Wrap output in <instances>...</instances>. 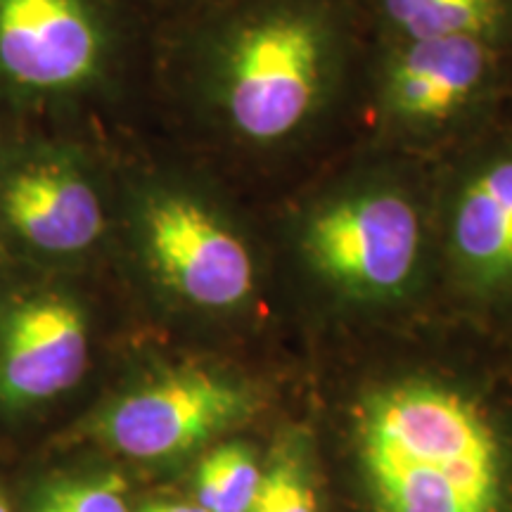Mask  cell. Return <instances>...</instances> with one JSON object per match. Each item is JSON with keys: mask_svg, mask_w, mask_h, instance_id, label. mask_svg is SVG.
<instances>
[{"mask_svg": "<svg viewBox=\"0 0 512 512\" xmlns=\"http://www.w3.org/2000/svg\"><path fill=\"white\" fill-rule=\"evenodd\" d=\"M354 17L349 0H221L171 34L166 86L221 150L294 152L347 98Z\"/></svg>", "mask_w": 512, "mask_h": 512, "instance_id": "6da1fadb", "label": "cell"}, {"mask_svg": "<svg viewBox=\"0 0 512 512\" xmlns=\"http://www.w3.org/2000/svg\"><path fill=\"white\" fill-rule=\"evenodd\" d=\"M356 441L377 512H505L508 463L475 401L432 382L370 394Z\"/></svg>", "mask_w": 512, "mask_h": 512, "instance_id": "7a4b0ae2", "label": "cell"}, {"mask_svg": "<svg viewBox=\"0 0 512 512\" xmlns=\"http://www.w3.org/2000/svg\"><path fill=\"white\" fill-rule=\"evenodd\" d=\"M131 57L121 0H0V131H79L121 93Z\"/></svg>", "mask_w": 512, "mask_h": 512, "instance_id": "3957f363", "label": "cell"}, {"mask_svg": "<svg viewBox=\"0 0 512 512\" xmlns=\"http://www.w3.org/2000/svg\"><path fill=\"white\" fill-rule=\"evenodd\" d=\"M406 174L403 157L358 166L299 221V259L344 302H399L418 283L425 209Z\"/></svg>", "mask_w": 512, "mask_h": 512, "instance_id": "277c9868", "label": "cell"}, {"mask_svg": "<svg viewBox=\"0 0 512 512\" xmlns=\"http://www.w3.org/2000/svg\"><path fill=\"white\" fill-rule=\"evenodd\" d=\"M133 245L159 290L200 311H233L256 287L252 249L204 190L176 171L128 183Z\"/></svg>", "mask_w": 512, "mask_h": 512, "instance_id": "5b68a950", "label": "cell"}, {"mask_svg": "<svg viewBox=\"0 0 512 512\" xmlns=\"http://www.w3.org/2000/svg\"><path fill=\"white\" fill-rule=\"evenodd\" d=\"M102 152L81 131H0V230L38 259L98 247L110 226Z\"/></svg>", "mask_w": 512, "mask_h": 512, "instance_id": "8992f818", "label": "cell"}, {"mask_svg": "<svg viewBox=\"0 0 512 512\" xmlns=\"http://www.w3.org/2000/svg\"><path fill=\"white\" fill-rule=\"evenodd\" d=\"M496 64L498 43L482 38L387 41L370 86L380 147L444 152L489 98Z\"/></svg>", "mask_w": 512, "mask_h": 512, "instance_id": "52a82bcc", "label": "cell"}, {"mask_svg": "<svg viewBox=\"0 0 512 512\" xmlns=\"http://www.w3.org/2000/svg\"><path fill=\"white\" fill-rule=\"evenodd\" d=\"M446 204L453 273L479 297L512 292V138L456 147Z\"/></svg>", "mask_w": 512, "mask_h": 512, "instance_id": "ba28073f", "label": "cell"}, {"mask_svg": "<svg viewBox=\"0 0 512 512\" xmlns=\"http://www.w3.org/2000/svg\"><path fill=\"white\" fill-rule=\"evenodd\" d=\"M249 399L238 384L183 368L133 389L102 420V437L138 460L174 458L235 425Z\"/></svg>", "mask_w": 512, "mask_h": 512, "instance_id": "9c48e42d", "label": "cell"}, {"mask_svg": "<svg viewBox=\"0 0 512 512\" xmlns=\"http://www.w3.org/2000/svg\"><path fill=\"white\" fill-rule=\"evenodd\" d=\"M88 363V318L60 287H29L0 304V401L27 408L67 392Z\"/></svg>", "mask_w": 512, "mask_h": 512, "instance_id": "30bf717a", "label": "cell"}, {"mask_svg": "<svg viewBox=\"0 0 512 512\" xmlns=\"http://www.w3.org/2000/svg\"><path fill=\"white\" fill-rule=\"evenodd\" d=\"M387 41L470 36L498 43L512 22L510 0H370Z\"/></svg>", "mask_w": 512, "mask_h": 512, "instance_id": "8fae6325", "label": "cell"}, {"mask_svg": "<svg viewBox=\"0 0 512 512\" xmlns=\"http://www.w3.org/2000/svg\"><path fill=\"white\" fill-rule=\"evenodd\" d=\"M261 467L240 444L216 448L197 470V505L209 512H247L261 484Z\"/></svg>", "mask_w": 512, "mask_h": 512, "instance_id": "7c38bea8", "label": "cell"}, {"mask_svg": "<svg viewBox=\"0 0 512 512\" xmlns=\"http://www.w3.org/2000/svg\"><path fill=\"white\" fill-rule=\"evenodd\" d=\"M247 512H318V489L309 460L294 448H285L261 475Z\"/></svg>", "mask_w": 512, "mask_h": 512, "instance_id": "4fadbf2b", "label": "cell"}, {"mask_svg": "<svg viewBox=\"0 0 512 512\" xmlns=\"http://www.w3.org/2000/svg\"><path fill=\"white\" fill-rule=\"evenodd\" d=\"M31 512H131L119 477L79 479L48 486Z\"/></svg>", "mask_w": 512, "mask_h": 512, "instance_id": "5bb4252c", "label": "cell"}, {"mask_svg": "<svg viewBox=\"0 0 512 512\" xmlns=\"http://www.w3.org/2000/svg\"><path fill=\"white\" fill-rule=\"evenodd\" d=\"M140 512H209L202 505H190V503H152L140 508Z\"/></svg>", "mask_w": 512, "mask_h": 512, "instance_id": "9a60e30c", "label": "cell"}, {"mask_svg": "<svg viewBox=\"0 0 512 512\" xmlns=\"http://www.w3.org/2000/svg\"><path fill=\"white\" fill-rule=\"evenodd\" d=\"M0 512H10V508H8V503L3 501V498H0Z\"/></svg>", "mask_w": 512, "mask_h": 512, "instance_id": "2e32d148", "label": "cell"}]
</instances>
